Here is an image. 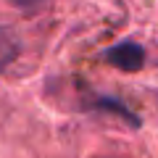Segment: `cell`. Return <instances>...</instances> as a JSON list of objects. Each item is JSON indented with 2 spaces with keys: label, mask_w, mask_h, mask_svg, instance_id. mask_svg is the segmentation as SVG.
<instances>
[{
  "label": "cell",
  "mask_w": 158,
  "mask_h": 158,
  "mask_svg": "<svg viewBox=\"0 0 158 158\" xmlns=\"http://www.w3.org/2000/svg\"><path fill=\"white\" fill-rule=\"evenodd\" d=\"M95 106L100 108V111H113L116 116H121V118H124V121H132V124H140V121H137V116L129 111V106H124V103L113 100V98H100V100H98Z\"/></svg>",
  "instance_id": "cell-2"
},
{
  "label": "cell",
  "mask_w": 158,
  "mask_h": 158,
  "mask_svg": "<svg viewBox=\"0 0 158 158\" xmlns=\"http://www.w3.org/2000/svg\"><path fill=\"white\" fill-rule=\"evenodd\" d=\"M106 61L121 71H140L145 66V50L137 42H118V45L106 50Z\"/></svg>",
  "instance_id": "cell-1"
},
{
  "label": "cell",
  "mask_w": 158,
  "mask_h": 158,
  "mask_svg": "<svg viewBox=\"0 0 158 158\" xmlns=\"http://www.w3.org/2000/svg\"><path fill=\"white\" fill-rule=\"evenodd\" d=\"M19 6H29V3H34V0H16Z\"/></svg>",
  "instance_id": "cell-3"
}]
</instances>
